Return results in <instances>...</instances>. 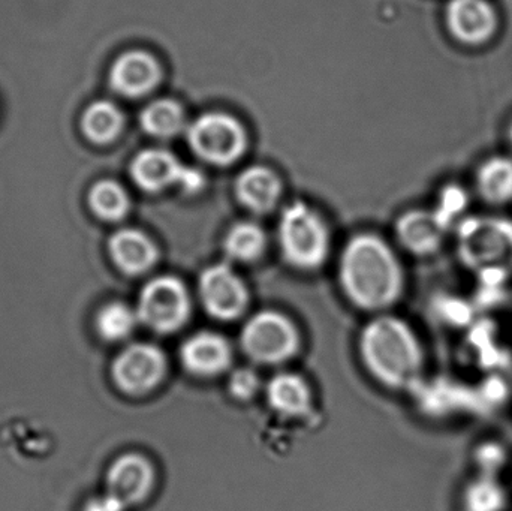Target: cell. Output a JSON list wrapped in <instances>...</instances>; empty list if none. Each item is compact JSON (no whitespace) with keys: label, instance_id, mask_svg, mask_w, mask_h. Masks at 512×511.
Listing matches in <instances>:
<instances>
[{"label":"cell","instance_id":"cell-1","mask_svg":"<svg viewBox=\"0 0 512 511\" xmlns=\"http://www.w3.org/2000/svg\"><path fill=\"white\" fill-rule=\"evenodd\" d=\"M340 281L355 305L381 309L391 305L402 293L403 275L387 243L363 234L352 239L343 252Z\"/></svg>","mask_w":512,"mask_h":511},{"label":"cell","instance_id":"cell-2","mask_svg":"<svg viewBox=\"0 0 512 511\" xmlns=\"http://www.w3.org/2000/svg\"><path fill=\"white\" fill-rule=\"evenodd\" d=\"M364 363L385 386L414 390L421 383L424 353L408 324L381 317L364 329L360 341Z\"/></svg>","mask_w":512,"mask_h":511},{"label":"cell","instance_id":"cell-3","mask_svg":"<svg viewBox=\"0 0 512 511\" xmlns=\"http://www.w3.org/2000/svg\"><path fill=\"white\" fill-rule=\"evenodd\" d=\"M456 254L466 270L484 282L512 276V218L466 215L454 228Z\"/></svg>","mask_w":512,"mask_h":511},{"label":"cell","instance_id":"cell-4","mask_svg":"<svg viewBox=\"0 0 512 511\" xmlns=\"http://www.w3.org/2000/svg\"><path fill=\"white\" fill-rule=\"evenodd\" d=\"M189 149L201 161L213 167L237 164L248 150L245 125L225 111H207L195 117L186 128Z\"/></svg>","mask_w":512,"mask_h":511},{"label":"cell","instance_id":"cell-5","mask_svg":"<svg viewBox=\"0 0 512 511\" xmlns=\"http://www.w3.org/2000/svg\"><path fill=\"white\" fill-rule=\"evenodd\" d=\"M279 242L283 257L298 269H315L327 257V227L321 216L301 201H295L283 210Z\"/></svg>","mask_w":512,"mask_h":511},{"label":"cell","instance_id":"cell-6","mask_svg":"<svg viewBox=\"0 0 512 511\" xmlns=\"http://www.w3.org/2000/svg\"><path fill=\"white\" fill-rule=\"evenodd\" d=\"M129 173L135 185L149 194H159L173 186H180L186 192H200L206 185V177L200 170L186 167L174 153L161 147L138 152Z\"/></svg>","mask_w":512,"mask_h":511},{"label":"cell","instance_id":"cell-7","mask_svg":"<svg viewBox=\"0 0 512 511\" xmlns=\"http://www.w3.org/2000/svg\"><path fill=\"white\" fill-rule=\"evenodd\" d=\"M444 26L460 47L480 50L495 41L501 30V12L493 0H447Z\"/></svg>","mask_w":512,"mask_h":511},{"label":"cell","instance_id":"cell-8","mask_svg":"<svg viewBox=\"0 0 512 511\" xmlns=\"http://www.w3.org/2000/svg\"><path fill=\"white\" fill-rule=\"evenodd\" d=\"M191 311L188 291L179 279L162 276L143 288L138 300L137 315L141 323L159 333L179 330Z\"/></svg>","mask_w":512,"mask_h":511},{"label":"cell","instance_id":"cell-9","mask_svg":"<svg viewBox=\"0 0 512 511\" xmlns=\"http://www.w3.org/2000/svg\"><path fill=\"white\" fill-rule=\"evenodd\" d=\"M298 336L291 321L277 312L264 311L248 321L242 332V347L255 362L274 365L285 362L297 350Z\"/></svg>","mask_w":512,"mask_h":511},{"label":"cell","instance_id":"cell-10","mask_svg":"<svg viewBox=\"0 0 512 511\" xmlns=\"http://www.w3.org/2000/svg\"><path fill=\"white\" fill-rule=\"evenodd\" d=\"M164 374L165 357L155 345H129L113 363L114 383L128 395L150 392L158 386Z\"/></svg>","mask_w":512,"mask_h":511},{"label":"cell","instance_id":"cell-11","mask_svg":"<svg viewBox=\"0 0 512 511\" xmlns=\"http://www.w3.org/2000/svg\"><path fill=\"white\" fill-rule=\"evenodd\" d=\"M164 78V68L158 57L146 50H128L111 65V89L123 98L137 99L158 89Z\"/></svg>","mask_w":512,"mask_h":511},{"label":"cell","instance_id":"cell-12","mask_svg":"<svg viewBox=\"0 0 512 511\" xmlns=\"http://www.w3.org/2000/svg\"><path fill=\"white\" fill-rule=\"evenodd\" d=\"M200 296L207 312L219 320L240 317L248 305L245 284L225 264H216L204 270L200 278Z\"/></svg>","mask_w":512,"mask_h":511},{"label":"cell","instance_id":"cell-13","mask_svg":"<svg viewBox=\"0 0 512 511\" xmlns=\"http://www.w3.org/2000/svg\"><path fill=\"white\" fill-rule=\"evenodd\" d=\"M451 228L435 210L415 209L403 213L396 224L400 243L411 254L427 257L436 254L444 245Z\"/></svg>","mask_w":512,"mask_h":511},{"label":"cell","instance_id":"cell-14","mask_svg":"<svg viewBox=\"0 0 512 511\" xmlns=\"http://www.w3.org/2000/svg\"><path fill=\"white\" fill-rule=\"evenodd\" d=\"M153 468L140 455H123L111 465L107 474V494L123 506H135L146 500L152 491Z\"/></svg>","mask_w":512,"mask_h":511},{"label":"cell","instance_id":"cell-15","mask_svg":"<svg viewBox=\"0 0 512 511\" xmlns=\"http://www.w3.org/2000/svg\"><path fill=\"white\" fill-rule=\"evenodd\" d=\"M180 357L183 366L191 374L212 377L221 374L230 366L231 348L228 342L216 333H197L183 344Z\"/></svg>","mask_w":512,"mask_h":511},{"label":"cell","instance_id":"cell-16","mask_svg":"<svg viewBox=\"0 0 512 511\" xmlns=\"http://www.w3.org/2000/svg\"><path fill=\"white\" fill-rule=\"evenodd\" d=\"M237 200L254 213H267L276 207L282 195L280 177L265 165H251L237 176Z\"/></svg>","mask_w":512,"mask_h":511},{"label":"cell","instance_id":"cell-17","mask_svg":"<svg viewBox=\"0 0 512 511\" xmlns=\"http://www.w3.org/2000/svg\"><path fill=\"white\" fill-rule=\"evenodd\" d=\"M475 195L492 209L512 204V155L484 159L474 174Z\"/></svg>","mask_w":512,"mask_h":511},{"label":"cell","instance_id":"cell-18","mask_svg":"<svg viewBox=\"0 0 512 511\" xmlns=\"http://www.w3.org/2000/svg\"><path fill=\"white\" fill-rule=\"evenodd\" d=\"M108 249L116 266L128 275L146 272L158 258L155 243L134 228H125L114 233L108 242Z\"/></svg>","mask_w":512,"mask_h":511},{"label":"cell","instance_id":"cell-19","mask_svg":"<svg viewBox=\"0 0 512 511\" xmlns=\"http://www.w3.org/2000/svg\"><path fill=\"white\" fill-rule=\"evenodd\" d=\"M140 125L150 137L170 140L186 131L185 110L176 99L158 98L149 102L140 113Z\"/></svg>","mask_w":512,"mask_h":511},{"label":"cell","instance_id":"cell-20","mask_svg":"<svg viewBox=\"0 0 512 511\" xmlns=\"http://www.w3.org/2000/svg\"><path fill=\"white\" fill-rule=\"evenodd\" d=\"M125 117L122 110L107 99L92 102L81 116V129L87 140L108 144L122 134Z\"/></svg>","mask_w":512,"mask_h":511},{"label":"cell","instance_id":"cell-21","mask_svg":"<svg viewBox=\"0 0 512 511\" xmlns=\"http://www.w3.org/2000/svg\"><path fill=\"white\" fill-rule=\"evenodd\" d=\"M268 404L283 416H300L309 408L310 393L297 375H276L267 386Z\"/></svg>","mask_w":512,"mask_h":511},{"label":"cell","instance_id":"cell-22","mask_svg":"<svg viewBox=\"0 0 512 511\" xmlns=\"http://www.w3.org/2000/svg\"><path fill=\"white\" fill-rule=\"evenodd\" d=\"M465 511H504L508 494L499 477L477 474L466 483L462 495Z\"/></svg>","mask_w":512,"mask_h":511},{"label":"cell","instance_id":"cell-23","mask_svg":"<svg viewBox=\"0 0 512 511\" xmlns=\"http://www.w3.org/2000/svg\"><path fill=\"white\" fill-rule=\"evenodd\" d=\"M128 192L114 180H99L89 192V206L98 218L116 222L125 218L129 210Z\"/></svg>","mask_w":512,"mask_h":511},{"label":"cell","instance_id":"cell-24","mask_svg":"<svg viewBox=\"0 0 512 511\" xmlns=\"http://www.w3.org/2000/svg\"><path fill=\"white\" fill-rule=\"evenodd\" d=\"M224 246L233 260L254 261L264 251L265 234L254 222H239L228 231Z\"/></svg>","mask_w":512,"mask_h":511},{"label":"cell","instance_id":"cell-25","mask_svg":"<svg viewBox=\"0 0 512 511\" xmlns=\"http://www.w3.org/2000/svg\"><path fill=\"white\" fill-rule=\"evenodd\" d=\"M138 315L120 302L108 303L96 317V330L108 342L123 341L134 332Z\"/></svg>","mask_w":512,"mask_h":511},{"label":"cell","instance_id":"cell-26","mask_svg":"<svg viewBox=\"0 0 512 511\" xmlns=\"http://www.w3.org/2000/svg\"><path fill=\"white\" fill-rule=\"evenodd\" d=\"M472 462L477 474L499 477V474L510 465L511 456L507 447L499 441L489 440L478 444L472 453Z\"/></svg>","mask_w":512,"mask_h":511},{"label":"cell","instance_id":"cell-27","mask_svg":"<svg viewBox=\"0 0 512 511\" xmlns=\"http://www.w3.org/2000/svg\"><path fill=\"white\" fill-rule=\"evenodd\" d=\"M468 206L469 195L466 189L450 183V185L442 188L441 194L438 197V204H436L433 210L438 213L439 218L448 227L456 228V225L465 218Z\"/></svg>","mask_w":512,"mask_h":511},{"label":"cell","instance_id":"cell-28","mask_svg":"<svg viewBox=\"0 0 512 511\" xmlns=\"http://www.w3.org/2000/svg\"><path fill=\"white\" fill-rule=\"evenodd\" d=\"M258 387L259 378L251 369H237L231 374L230 383H228L231 395L240 399V401H248V399L254 398Z\"/></svg>","mask_w":512,"mask_h":511},{"label":"cell","instance_id":"cell-29","mask_svg":"<svg viewBox=\"0 0 512 511\" xmlns=\"http://www.w3.org/2000/svg\"><path fill=\"white\" fill-rule=\"evenodd\" d=\"M126 506H123L117 498L113 495L105 494L102 497L93 498L89 503L84 506L83 511H125Z\"/></svg>","mask_w":512,"mask_h":511},{"label":"cell","instance_id":"cell-30","mask_svg":"<svg viewBox=\"0 0 512 511\" xmlns=\"http://www.w3.org/2000/svg\"><path fill=\"white\" fill-rule=\"evenodd\" d=\"M507 143L508 146H510L512 152V119L510 120V123H508L507 126Z\"/></svg>","mask_w":512,"mask_h":511}]
</instances>
